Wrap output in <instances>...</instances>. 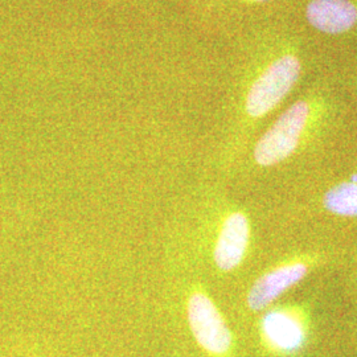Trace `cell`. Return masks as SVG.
I'll return each instance as SVG.
<instances>
[{
    "label": "cell",
    "instance_id": "obj_5",
    "mask_svg": "<svg viewBox=\"0 0 357 357\" xmlns=\"http://www.w3.org/2000/svg\"><path fill=\"white\" fill-rule=\"evenodd\" d=\"M306 274V265L303 264L287 265L270 271L255 282V286L252 287L248 298L249 306L255 311L265 308L283 291L303 280Z\"/></svg>",
    "mask_w": 357,
    "mask_h": 357
},
{
    "label": "cell",
    "instance_id": "obj_6",
    "mask_svg": "<svg viewBox=\"0 0 357 357\" xmlns=\"http://www.w3.org/2000/svg\"><path fill=\"white\" fill-rule=\"evenodd\" d=\"M249 241V224L241 213H234L225 221L215 250L217 266L231 270L243 261Z\"/></svg>",
    "mask_w": 357,
    "mask_h": 357
},
{
    "label": "cell",
    "instance_id": "obj_8",
    "mask_svg": "<svg viewBox=\"0 0 357 357\" xmlns=\"http://www.w3.org/2000/svg\"><path fill=\"white\" fill-rule=\"evenodd\" d=\"M324 206L337 216L357 217V178L326 192Z\"/></svg>",
    "mask_w": 357,
    "mask_h": 357
},
{
    "label": "cell",
    "instance_id": "obj_4",
    "mask_svg": "<svg viewBox=\"0 0 357 357\" xmlns=\"http://www.w3.org/2000/svg\"><path fill=\"white\" fill-rule=\"evenodd\" d=\"M306 17L319 32L342 35L357 24V4L354 0H311Z\"/></svg>",
    "mask_w": 357,
    "mask_h": 357
},
{
    "label": "cell",
    "instance_id": "obj_2",
    "mask_svg": "<svg viewBox=\"0 0 357 357\" xmlns=\"http://www.w3.org/2000/svg\"><path fill=\"white\" fill-rule=\"evenodd\" d=\"M308 116L310 105L305 101L290 106L257 143V163L268 167L287 159L299 144Z\"/></svg>",
    "mask_w": 357,
    "mask_h": 357
},
{
    "label": "cell",
    "instance_id": "obj_1",
    "mask_svg": "<svg viewBox=\"0 0 357 357\" xmlns=\"http://www.w3.org/2000/svg\"><path fill=\"white\" fill-rule=\"evenodd\" d=\"M302 72V63L295 54H283L268 65L255 79L246 98V110L252 116L268 114L291 91Z\"/></svg>",
    "mask_w": 357,
    "mask_h": 357
},
{
    "label": "cell",
    "instance_id": "obj_9",
    "mask_svg": "<svg viewBox=\"0 0 357 357\" xmlns=\"http://www.w3.org/2000/svg\"><path fill=\"white\" fill-rule=\"evenodd\" d=\"M255 1H266V0H255Z\"/></svg>",
    "mask_w": 357,
    "mask_h": 357
},
{
    "label": "cell",
    "instance_id": "obj_7",
    "mask_svg": "<svg viewBox=\"0 0 357 357\" xmlns=\"http://www.w3.org/2000/svg\"><path fill=\"white\" fill-rule=\"evenodd\" d=\"M262 327L268 342L280 349L294 351L303 343V331L301 324L281 312L268 314L264 320Z\"/></svg>",
    "mask_w": 357,
    "mask_h": 357
},
{
    "label": "cell",
    "instance_id": "obj_3",
    "mask_svg": "<svg viewBox=\"0 0 357 357\" xmlns=\"http://www.w3.org/2000/svg\"><path fill=\"white\" fill-rule=\"evenodd\" d=\"M188 320L197 343L212 355H225L231 347V333L215 305L203 294L188 303Z\"/></svg>",
    "mask_w": 357,
    "mask_h": 357
}]
</instances>
